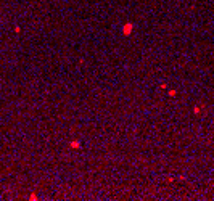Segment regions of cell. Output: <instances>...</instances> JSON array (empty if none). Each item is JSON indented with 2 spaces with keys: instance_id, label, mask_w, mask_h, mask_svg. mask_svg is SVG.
Masks as SVG:
<instances>
[{
  "instance_id": "cell-1",
  "label": "cell",
  "mask_w": 214,
  "mask_h": 201,
  "mask_svg": "<svg viewBox=\"0 0 214 201\" xmlns=\"http://www.w3.org/2000/svg\"><path fill=\"white\" fill-rule=\"evenodd\" d=\"M132 28H134L132 23H127V24H124V28H122V32H124L126 36H129V34L132 32Z\"/></svg>"
},
{
  "instance_id": "cell-2",
  "label": "cell",
  "mask_w": 214,
  "mask_h": 201,
  "mask_svg": "<svg viewBox=\"0 0 214 201\" xmlns=\"http://www.w3.org/2000/svg\"><path fill=\"white\" fill-rule=\"evenodd\" d=\"M71 146H74V148H79V142H74V143H71Z\"/></svg>"
}]
</instances>
